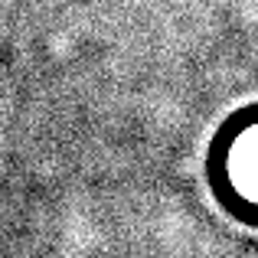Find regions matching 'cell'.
<instances>
[{"instance_id":"obj_1","label":"cell","mask_w":258,"mask_h":258,"mask_svg":"<svg viewBox=\"0 0 258 258\" xmlns=\"http://www.w3.org/2000/svg\"><path fill=\"white\" fill-rule=\"evenodd\" d=\"M203 180L229 222L258 232V98L213 127L203 147Z\"/></svg>"}]
</instances>
